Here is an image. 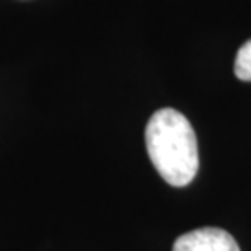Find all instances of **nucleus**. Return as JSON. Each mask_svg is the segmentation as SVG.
Wrapping results in <instances>:
<instances>
[{
	"label": "nucleus",
	"instance_id": "1",
	"mask_svg": "<svg viewBox=\"0 0 251 251\" xmlns=\"http://www.w3.org/2000/svg\"><path fill=\"white\" fill-rule=\"evenodd\" d=\"M147 154L158 175L171 186H188L199 170L196 130L175 108H162L145 126Z\"/></svg>",
	"mask_w": 251,
	"mask_h": 251
},
{
	"label": "nucleus",
	"instance_id": "2",
	"mask_svg": "<svg viewBox=\"0 0 251 251\" xmlns=\"http://www.w3.org/2000/svg\"><path fill=\"white\" fill-rule=\"evenodd\" d=\"M173 251H240L231 234L218 227H201L179 236Z\"/></svg>",
	"mask_w": 251,
	"mask_h": 251
},
{
	"label": "nucleus",
	"instance_id": "3",
	"mask_svg": "<svg viewBox=\"0 0 251 251\" xmlns=\"http://www.w3.org/2000/svg\"><path fill=\"white\" fill-rule=\"evenodd\" d=\"M234 75L238 80L251 82V39L246 41L234 60Z\"/></svg>",
	"mask_w": 251,
	"mask_h": 251
}]
</instances>
